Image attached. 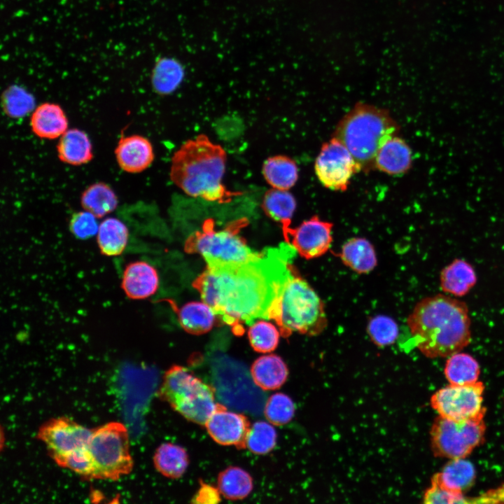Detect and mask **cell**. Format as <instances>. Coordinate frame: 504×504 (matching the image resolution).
I'll return each instance as SVG.
<instances>
[{"instance_id":"14","label":"cell","mask_w":504,"mask_h":504,"mask_svg":"<svg viewBox=\"0 0 504 504\" xmlns=\"http://www.w3.org/2000/svg\"><path fill=\"white\" fill-rule=\"evenodd\" d=\"M204 426L210 437L218 444L234 445L241 449L246 448V438L251 425L245 415L216 403Z\"/></svg>"},{"instance_id":"13","label":"cell","mask_w":504,"mask_h":504,"mask_svg":"<svg viewBox=\"0 0 504 504\" xmlns=\"http://www.w3.org/2000/svg\"><path fill=\"white\" fill-rule=\"evenodd\" d=\"M333 224L313 216L292 228L288 243L306 260L319 258L326 253L332 242Z\"/></svg>"},{"instance_id":"27","label":"cell","mask_w":504,"mask_h":504,"mask_svg":"<svg viewBox=\"0 0 504 504\" xmlns=\"http://www.w3.org/2000/svg\"><path fill=\"white\" fill-rule=\"evenodd\" d=\"M156 470L164 477L172 479L181 477L189 465L186 450L180 445L165 442L161 444L153 456Z\"/></svg>"},{"instance_id":"39","label":"cell","mask_w":504,"mask_h":504,"mask_svg":"<svg viewBox=\"0 0 504 504\" xmlns=\"http://www.w3.org/2000/svg\"><path fill=\"white\" fill-rule=\"evenodd\" d=\"M96 218L87 211L73 214L69 220V230L79 239H88L97 234L99 225Z\"/></svg>"},{"instance_id":"22","label":"cell","mask_w":504,"mask_h":504,"mask_svg":"<svg viewBox=\"0 0 504 504\" xmlns=\"http://www.w3.org/2000/svg\"><path fill=\"white\" fill-rule=\"evenodd\" d=\"M250 373L255 386L262 390H275L286 381L288 370L283 359L275 354L262 356L252 364Z\"/></svg>"},{"instance_id":"5","label":"cell","mask_w":504,"mask_h":504,"mask_svg":"<svg viewBox=\"0 0 504 504\" xmlns=\"http://www.w3.org/2000/svg\"><path fill=\"white\" fill-rule=\"evenodd\" d=\"M398 132V123L386 110L359 103L339 122L334 137L349 150L358 170L368 172L374 169L379 147Z\"/></svg>"},{"instance_id":"12","label":"cell","mask_w":504,"mask_h":504,"mask_svg":"<svg viewBox=\"0 0 504 504\" xmlns=\"http://www.w3.org/2000/svg\"><path fill=\"white\" fill-rule=\"evenodd\" d=\"M92 430L66 417L50 419L40 426L36 437L51 458L88 446Z\"/></svg>"},{"instance_id":"35","label":"cell","mask_w":504,"mask_h":504,"mask_svg":"<svg viewBox=\"0 0 504 504\" xmlns=\"http://www.w3.org/2000/svg\"><path fill=\"white\" fill-rule=\"evenodd\" d=\"M366 330L372 342L380 347L393 344L399 335V328L396 321L384 314H377L370 318Z\"/></svg>"},{"instance_id":"38","label":"cell","mask_w":504,"mask_h":504,"mask_svg":"<svg viewBox=\"0 0 504 504\" xmlns=\"http://www.w3.org/2000/svg\"><path fill=\"white\" fill-rule=\"evenodd\" d=\"M55 463L88 478H92L94 463L88 447L75 449L52 458Z\"/></svg>"},{"instance_id":"30","label":"cell","mask_w":504,"mask_h":504,"mask_svg":"<svg viewBox=\"0 0 504 504\" xmlns=\"http://www.w3.org/2000/svg\"><path fill=\"white\" fill-rule=\"evenodd\" d=\"M80 203L85 211L97 218H102L116 209L118 201L108 184L99 182L88 186L83 192Z\"/></svg>"},{"instance_id":"16","label":"cell","mask_w":504,"mask_h":504,"mask_svg":"<svg viewBox=\"0 0 504 504\" xmlns=\"http://www.w3.org/2000/svg\"><path fill=\"white\" fill-rule=\"evenodd\" d=\"M159 284L156 270L144 261L129 263L122 274L121 287L127 298L141 300L153 295Z\"/></svg>"},{"instance_id":"34","label":"cell","mask_w":504,"mask_h":504,"mask_svg":"<svg viewBox=\"0 0 504 504\" xmlns=\"http://www.w3.org/2000/svg\"><path fill=\"white\" fill-rule=\"evenodd\" d=\"M277 434L272 424L262 421L253 423L247 435L246 447L255 454H266L276 443Z\"/></svg>"},{"instance_id":"28","label":"cell","mask_w":504,"mask_h":504,"mask_svg":"<svg viewBox=\"0 0 504 504\" xmlns=\"http://www.w3.org/2000/svg\"><path fill=\"white\" fill-rule=\"evenodd\" d=\"M129 238L128 228L120 220L107 218L99 225L97 240L102 254L117 256L125 249Z\"/></svg>"},{"instance_id":"3","label":"cell","mask_w":504,"mask_h":504,"mask_svg":"<svg viewBox=\"0 0 504 504\" xmlns=\"http://www.w3.org/2000/svg\"><path fill=\"white\" fill-rule=\"evenodd\" d=\"M226 162L225 150L207 136L199 134L184 142L174 153L170 178L190 197L228 203L241 192L232 191L223 185Z\"/></svg>"},{"instance_id":"9","label":"cell","mask_w":504,"mask_h":504,"mask_svg":"<svg viewBox=\"0 0 504 504\" xmlns=\"http://www.w3.org/2000/svg\"><path fill=\"white\" fill-rule=\"evenodd\" d=\"M485 432L484 419L456 421L439 416L430 429L431 450L437 457L466 458L483 443Z\"/></svg>"},{"instance_id":"7","label":"cell","mask_w":504,"mask_h":504,"mask_svg":"<svg viewBox=\"0 0 504 504\" xmlns=\"http://www.w3.org/2000/svg\"><path fill=\"white\" fill-rule=\"evenodd\" d=\"M216 388L184 367L174 365L164 374L159 397L187 420L204 426L214 411Z\"/></svg>"},{"instance_id":"18","label":"cell","mask_w":504,"mask_h":504,"mask_svg":"<svg viewBox=\"0 0 504 504\" xmlns=\"http://www.w3.org/2000/svg\"><path fill=\"white\" fill-rule=\"evenodd\" d=\"M412 163V150L408 144L397 135L386 139L375 155L374 169L390 175L406 173Z\"/></svg>"},{"instance_id":"32","label":"cell","mask_w":504,"mask_h":504,"mask_svg":"<svg viewBox=\"0 0 504 504\" xmlns=\"http://www.w3.org/2000/svg\"><path fill=\"white\" fill-rule=\"evenodd\" d=\"M444 373L451 384L464 385L478 382L480 368L478 362L466 353H455L445 363Z\"/></svg>"},{"instance_id":"24","label":"cell","mask_w":504,"mask_h":504,"mask_svg":"<svg viewBox=\"0 0 504 504\" xmlns=\"http://www.w3.org/2000/svg\"><path fill=\"white\" fill-rule=\"evenodd\" d=\"M183 64L174 57H158L151 73L153 90L160 95H168L174 92L185 78Z\"/></svg>"},{"instance_id":"40","label":"cell","mask_w":504,"mask_h":504,"mask_svg":"<svg viewBox=\"0 0 504 504\" xmlns=\"http://www.w3.org/2000/svg\"><path fill=\"white\" fill-rule=\"evenodd\" d=\"M220 492L218 487L215 488L204 482H200V488L192 498L195 503H216L220 501Z\"/></svg>"},{"instance_id":"2","label":"cell","mask_w":504,"mask_h":504,"mask_svg":"<svg viewBox=\"0 0 504 504\" xmlns=\"http://www.w3.org/2000/svg\"><path fill=\"white\" fill-rule=\"evenodd\" d=\"M470 324L466 303L442 293L421 299L407 318L416 348L430 358L462 351L471 341Z\"/></svg>"},{"instance_id":"31","label":"cell","mask_w":504,"mask_h":504,"mask_svg":"<svg viewBox=\"0 0 504 504\" xmlns=\"http://www.w3.org/2000/svg\"><path fill=\"white\" fill-rule=\"evenodd\" d=\"M253 486L251 475L237 466H230L218 476V489L229 500H241L248 496Z\"/></svg>"},{"instance_id":"26","label":"cell","mask_w":504,"mask_h":504,"mask_svg":"<svg viewBox=\"0 0 504 504\" xmlns=\"http://www.w3.org/2000/svg\"><path fill=\"white\" fill-rule=\"evenodd\" d=\"M262 175L272 188L288 190L298 179V167L289 157L274 155L264 162Z\"/></svg>"},{"instance_id":"15","label":"cell","mask_w":504,"mask_h":504,"mask_svg":"<svg viewBox=\"0 0 504 504\" xmlns=\"http://www.w3.org/2000/svg\"><path fill=\"white\" fill-rule=\"evenodd\" d=\"M120 167L129 173L141 172L154 160L153 148L150 141L141 135L122 136L115 150Z\"/></svg>"},{"instance_id":"33","label":"cell","mask_w":504,"mask_h":504,"mask_svg":"<svg viewBox=\"0 0 504 504\" xmlns=\"http://www.w3.org/2000/svg\"><path fill=\"white\" fill-rule=\"evenodd\" d=\"M2 108L8 117L22 118L31 112L35 106V99L24 88L12 85L1 95Z\"/></svg>"},{"instance_id":"23","label":"cell","mask_w":504,"mask_h":504,"mask_svg":"<svg viewBox=\"0 0 504 504\" xmlns=\"http://www.w3.org/2000/svg\"><path fill=\"white\" fill-rule=\"evenodd\" d=\"M296 200L288 190L272 188L264 195L262 209L268 217L281 224L284 239L288 243L292 229L291 220L296 209Z\"/></svg>"},{"instance_id":"37","label":"cell","mask_w":504,"mask_h":504,"mask_svg":"<svg viewBox=\"0 0 504 504\" xmlns=\"http://www.w3.org/2000/svg\"><path fill=\"white\" fill-rule=\"evenodd\" d=\"M263 412L267 421L274 426H283L291 421L295 414L292 399L283 393L270 396L265 403Z\"/></svg>"},{"instance_id":"41","label":"cell","mask_w":504,"mask_h":504,"mask_svg":"<svg viewBox=\"0 0 504 504\" xmlns=\"http://www.w3.org/2000/svg\"><path fill=\"white\" fill-rule=\"evenodd\" d=\"M467 503H504V485L491 489L476 497H467Z\"/></svg>"},{"instance_id":"17","label":"cell","mask_w":504,"mask_h":504,"mask_svg":"<svg viewBox=\"0 0 504 504\" xmlns=\"http://www.w3.org/2000/svg\"><path fill=\"white\" fill-rule=\"evenodd\" d=\"M465 458L450 459L440 472L432 477L431 484L451 493L464 494L476 479L474 465Z\"/></svg>"},{"instance_id":"25","label":"cell","mask_w":504,"mask_h":504,"mask_svg":"<svg viewBox=\"0 0 504 504\" xmlns=\"http://www.w3.org/2000/svg\"><path fill=\"white\" fill-rule=\"evenodd\" d=\"M58 158L66 164L81 165L92 158V147L88 134L79 129L67 130L57 146Z\"/></svg>"},{"instance_id":"21","label":"cell","mask_w":504,"mask_h":504,"mask_svg":"<svg viewBox=\"0 0 504 504\" xmlns=\"http://www.w3.org/2000/svg\"><path fill=\"white\" fill-rule=\"evenodd\" d=\"M30 125L38 137L54 139L67 131L68 120L62 107L54 103H43L32 113Z\"/></svg>"},{"instance_id":"29","label":"cell","mask_w":504,"mask_h":504,"mask_svg":"<svg viewBox=\"0 0 504 504\" xmlns=\"http://www.w3.org/2000/svg\"><path fill=\"white\" fill-rule=\"evenodd\" d=\"M177 314L179 323L186 331L201 335L211 329L216 314L203 301L185 304L177 311Z\"/></svg>"},{"instance_id":"19","label":"cell","mask_w":504,"mask_h":504,"mask_svg":"<svg viewBox=\"0 0 504 504\" xmlns=\"http://www.w3.org/2000/svg\"><path fill=\"white\" fill-rule=\"evenodd\" d=\"M342 262L358 274H368L377 265L373 244L365 237H352L345 241L334 254Z\"/></svg>"},{"instance_id":"6","label":"cell","mask_w":504,"mask_h":504,"mask_svg":"<svg viewBox=\"0 0 504 504\" xmlns=\"http://www.w3.org/2000/svg\"><path fill=\"white\" fill-rule=\"evenodd\" d=\"M246 224V219L240 218L216 230L214 221L206 220L202 229L187 239L186 251L202 255L209 267H234L254 261L262 254L251 250L239 235Z\"/></svg>"},{"instance_id":"36","label":"cell","mask_w":504,"mask_h":504,"mask_svg":"<svg viewBox=\"0 0 504 504\" xmlns=\"http://www.w3.org/2000/svg\"><path fill=\"white\" fill-rule=\"evenodd\" d=\"M280 333L274 324L260 320L250 326L248 335L251 346L255 351L269 353L277 347Z\"/></svg>"},{"instance_id":"8","label":"cell","mask_w":504,"mask_h":504,"mask_svg":"<svg viewBox=\"0 0 504 504\" xmlns=\"http://www.w3.org/2000/svg\"><path fill=\"white\" fill-rule=\"evenodd\" d=\"M87 447L94 463L92 479L118 480L132 471L129 434L122 423L112 421L92 430Z\"/></svg>"},{"instance_id":"10","label":"cell","mask_w":504,"mask_h":504,"mask_svg":"<svg viewBox=\"0 0 504 504\" xmlns=\"http://www.w3.org/2000/svg\"><path fill=\"white\" fill-rule=\"evenodd\" d=\"M484 388L482 382L464 385L450 384L433 394L430 405L439 416L447 419H484L486 410L483 406Z\"/></svg>"},{"instance_id":"4","label":"cell","mask_w":504,"mask_h":504,"mask_svg":"<svg viewBox=\"0 0 504 504\" xmlns=\"http://www.w3.org/2000/svg\"><path fill=\"white\" fill-rule=\"evenodd\" d=\"M267 318L276 322L284 337L293 332L316 336L328 326L323 301L289 264L277 285Z\"/></svg>"},{"instance_id":"1","label":"cell","mask_w":504,"mask_h":504,"mask_svg":"<svg viewBox=\"0 0 504 504\" xmlns=\"http://www.w3.org/2000/svg\"><path fill=\"white\" fill-rule=\"evenodd\" d=\"M276 253L268 251L257 260L234 267H209L193 286L227 324L237 327L258 318H267L277 285L287 270Z\"/></svg>"},{"instance_id":"11","label":"cell","mask_w":504,"mask_h":504,"mask_svg":"<svg viewBox=\"0 0 504 504\" xmlns=\"http://www.w3.org/2000/svg\"><path fill=\"white\" fill-rule=\"evenodd\" d=\"M314 169L326 188L339 191L346 190L351 178L359 172L349 150L335 137L322 146L315 160Z\"/></svg>"},{"instance_id":"20","label":"cell","mask_w":504,"mask_h":504,"mask_svg":"<svg viewBox=\"0 0 504 504\" xmlns=\"http://www.w3.org/2000/svg\"><path fill=\"white\" fill-rule=\"evenodd\" d=\"M477 274L472 265L463 259L456 258L440 274L441 290L449 295L462 297L475 286Z\"/></svg>"}]
</instances>
